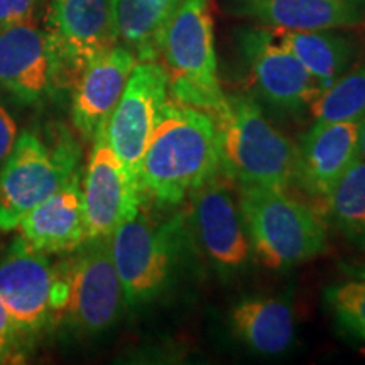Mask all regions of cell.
I'll use <instances>...</instances> for the list:
<instances>
[{"instance_id":"obj_28","label":"cell","mask_w":365,"mask_h":365,"mask_svg":"<svg viewBox=\"0 0 365 365\" xmlns=\"http://www.w3.org/2000/svg\"><path fill=\"white\" fill-rule=\"evenodd\" d=\"M360 159L365 161V117L362 118V125H360Z\"/></svg>"},{"instance_id":"obj_5","label":"cell","mask_w":365,"mask_h":365,"mask_svg":"<svg viewBox=\"0 0 365 365\" xmlns=\"http://www.w3.org/2000/svg\"><path fill=\"white\" fill-rule=\"evenodd\" d=\"M81 150L70 132L56 129L51 140L36 132L17 135L0 170V232H12L31 210L80 173Z\"/></svg>"},{"instance_id":"obj_3","label":"cell","mask_w":365,"mask_h":365,"mask_svg":"<svg viewBox=\"0 0 365 365\" xmlns=\"http://www.w3.org/2000/svg\"><path fill=\"white\" fill-rule=\"evenodd\" d=\"M239 207L252 254L274 271L289 269L325 250L327 228L313 208L282 188L240 186Z\"/></svg>"},{"instance_id":"obj_2","label":"cell","mask_w":365,"mask_h":365,"mask_svg":"<svg viewBox=\"0 0 365 365\" xmlns=\"http://www.w3.org/2000/svg\"><path fill=\"white\" fill-rule=\"evenodd\" d=\"M213 120L223 175L240 186L287 190L296 178L298 148L267 120L252 98L227 95Z\"/></svg>"},{"instance_id":"obj_9","label":"cell","mask_w":365,"mask_h":365,"mask_svg":"<svg viewBox=\"0 0 365 365\" xmlns=\"http://www.w3.org/2000/svg\"><path fill=\"white\" fill-rule=\"evenodd\" d=\"M66 286L49 255L14 239L0 257V301L22 331H38L61 313Z\"/></svg>"},{"instance_id":"obj_6","label":"cell","mask_w":365,"mask_h":365,"mask_svg":"<svg viewBox=\"0 0 365 365\" xmlns=\"http://www.w3.org/2000/svg\"><path fill=\"white\" fill-rule=\"evenodd\" d=\"M180 217L156 223L143 207L110 235V252L125 304L137 308L159 298L175 276L182 237Z\"/></svg>"},{"instance_id":"obj_15","label":"cell","mask_w":365,"mask_h":365,"mask_svg":"<svg viewBox=\"0 0 365 365\" xmlns=\"http://www.w3.org/2000/svg\"><path fill=\"white\" fill-rule=\"evenodd\" d=\"M135 65L134 54L115 44L83 68L73 85L71 102V120L81 139L91 143L100 127L107 124Z\"/></svg>"},{"instance_id":"obj_24","label":"cell","mask_w":365,"mask_h":365,"mask_svg":"<svg viewBox=\"0 0 365 365\" xmlns=\"http://www.w3.org/2000/svg\"><path fill=\"white\" fill-rule=\"evenodd\" d=\"M327 304L336 325L365 344V281H346L327 289Z\"/></svg>"},{"instance_id":"obj_23","label":"cell","mask_w":365,"mask_h":365,"mask_svg":"<svg viewBox=\"0 0 365 365\" xmlns=\"http://www.w3.org/2000/svg\"><path fill=\"white\" fill-rule=\"evenodd\" d=\"M314 122L362 120L365 117V63L350 68L322 91L309 107Z\"/></svg>"},{"instance_id":"obj_13","label":"cell","mask_w":365,"mask_h":365,"mask_svg":"<svg viewBox=\"0 0 365 365\" xmlns=\"http://www.w3.org/2000/svg\"><path fill=\"white\" fill-rule=\"evenodd\" d=\"M191 228L198 247L220 274L245 267L252 247L239 200L215 178L191 195Z\"/></svg>"},{"instance_id":"obj_25","label":"cell","mask_w":365,"mask_h":365,"mask_svg":"<svg viewBox=\"0 0 365 365\" xmlns=\"http://www.w3.org/2000/svg\"><path fill=\"white\" fill-rule=\"evenodd\" d=\"M38 6L39 0H0V31L34 21Z\"/></svg>"},{"instance_id":"obj_19","label":"cell","mask_w":365,"mask_h":365,"mask_svg":"<svg viewBox=\"0 0 365 365\" xmlns=\"http://www.w3.org/2000/svg\"><path fill=\"white\" fill-rule=\"evenodd\" d=\"M232 333L254 354H284L294 341V314L286 301L267 296L244 298L230 312Z\"/></svg>"},{"instance_id":"obj_14","label":"cell","mask_w":365,"mask_h":365,"mask_svg":"<svg viewBox=\"0 0 365 365\" xmlns=\"http://www.w3.org/2000/svg\"><path fill=\"white\" fill-rule=\"evenodd\" d=\"M56 88L48 34L34 21L0 31V91L38 103Z\"/></svg>"},{"instance_id":"obj_8","label":"cell","mask_w":365,"mask_h":365,"mask_svg":"<svg viewBox=\"0 0 365 365\" xmlns=\"http://www.w3.org/2000/svg\"><path fill=\"white\" fill-rule=\"evenodd\" d=\"M44 31L56 88H73L91 59L118 44L115 0H51Z\"/></svg>"},{"instance_id":"obj_18","label":"cell","mask_w":365,"mask_h":365,"mask_svg":"<svg viewBox=\"0 0 365 365\" xmlns=\"http://www.w3.org/2000/svg\"><path fill=\"white\" fill-rule=\"evenodd\" d=\"M19 237L43 254H70L88 240L81 173L31 210L17 225Z\"/></svg>"},{"instance_id":"obj_27","label":"cell","mask_w":365,"mask_h":365,"mask_svg":"<svg viewBox=\"0 0 365 365\" xmlns=\"http://www.w3.org/2000/svg\"><path fill=\"white\" fill-rule=\"evenodd\" d=\"M17 140V122L11 110L0 102V170L7 163Z\"/></svg>"},{"instance_id":"obj_20","label":"cell","mask_w":365,"mask_h":365,"mask_svg":"<svg viewBox=\"0 0 365 365\" xmlns=\"http://www.w3.org/2000/svg\"><path fill=\"white\" fill-rule=\"evenodd\" d=\"M276 39L294 54L323 90L335 83L354 65L357 44L340 29L287 31L272 29Z\"/></svg>"},{"instance_id":"obj_7","label":"cell","mask_w":365,"mask_h":365,"mask_svg":"<svg viewBox=\"0 0 365 365\" xmlns=\"http://www.w3.org/2000/svg\"><path fill=\"white\" fill-rule=\"evenodd\" d=\"M66 286L61 318L80 335H98L115 325L127 307L110 252V235L93 237L58 264Z\"/></svg>"},{"instance_id":"obj_11","label":"cell","mask_w":365,"mask_h":365,"mask_svg":"<svg viewBox=\"0 0 365 365\" xmlns=\"http://www.w3.org/2000/svg\"><path fill=\"white\" fill-rule=\"evenodd\" d=\"M242 61L247 66L250 83L264 102L284 112L312 107L323 86L284 48L269 27H249L239 36Z\"/></svg>"},{"instance_id":"obj_17","label":"cell","mask_w":365,"mask_h":365,"mask_svg":"<svg viewBox=\"0 0 365 365\" xmlns=\"http://www.w3.org/2000/svg\"><path fill=\"white\" fill-rule=\"evenodd\" d=\"M362 120L314 122L301 139L296 161V178L312 193L325 196L360 159Z\"/></svg>"},{"instance_id":"obj_4","label":"cell","mask_w":365,"mask_h":365,"mask_svg":"<svg viewBox=\"0 0 365 365\" xmlns=\"http://www.w3.org/2000/svg\"><path fill=\"white\" fill-rule=\"evenodd\" d=\"M171 102L217 115L227 95L218 80L212 0H182L164 31L161 54Z\"/></svg>"},{"instance_id":"obj_16","label":"cell","mask_w":365,"mask_h":365,"mask_svg":"<svg viewBox=\"0 0 365 365\" xmlns=\"http://www.w3.org/2000/svg\"><path fill=\"white\" fill-rule=\"evenodd\" d=\"M228 14L272 29L322 31L365 26V0H223Z\"/></svg>"},{"instance_id":"obj_12","label":"cell","mask_w":365,"mask_h":365,"mask_svg":"<svg viewBox=\"0 0 365 365\" xmlns=\"http://www.w3.org/2000/svg\"><path fill=\"white\" fill-rule=\"evenodd\" d=\"M83 207L88 239L108 237L143 207L139 182L129 175L107 139V124L91 139L83 176Z\"/></svg>"},{"instance_id":"obj_21","label":"cell","mask_w":365,"mask_h":365,"mask_svg":"<svg viewBox=\"0 0 365 365\" xmlns=\"http://www.w3.org/2000/svg\"><path fill=\"white\" fill-rule=\"evenodd\" d=\"M182 0H115L117 43L137 61H159L164 31Z\"/></svg>"},{"instance_id":"obj_26","label":"cell","mask_w":365,"mask_h":365,"mask_svg":"<svg viewBox=\"0 0 365 365\" xmlns=\"http://www.w3.org/2000/svg\"><path fill=\"white\" fill-rule=\"evenodd\" d=\"M19 333H22V330L16 325L6 304L0 301V364L7 362V359L14 355Z\"/></svg>"},{"instance_id":"obj_10","label":"cell","mask_w":365,"mask_h":365,"mask_svg":"<svg viewBox=\"0 0 365 365\" xmlns=\"http://www.w3.org/2000/svg\"><path fill=\"white\" fill-rule=\"evenodd\" d=\"M168 102L170 83L164 66L158 61H137L107 122L108 144L137 182L145 148Z\"/></svg>"},{"instance_id":"obj_1","label":"cell","mask_w":365,"mask_h":365,"mask_svg":"<svg viewBox=\"0 0 365 365\" xmlns=\"http://www.w3.org/2000/svg\"><path fill=\"white\" fill-rule=\"evenodd\" d=\"M218 171L220 150L213 117L170 100L140 161L143 198L173 207L212 181Z\"/></svg>"},{"instance_id":"obj_22","label":"cell","mask_w":365,"mask_h":365,"mask_svg":"<svg viewBox=\"0 0 365 365\" xmlns=\"http://www.w3.org/2000/svg\"><path fill=\"white\" fill-rule=\"evenodd\" d=\"M328 217L359 249L365 250V161L359 159L325 196Z\"/></svg>"}]
</instances>
